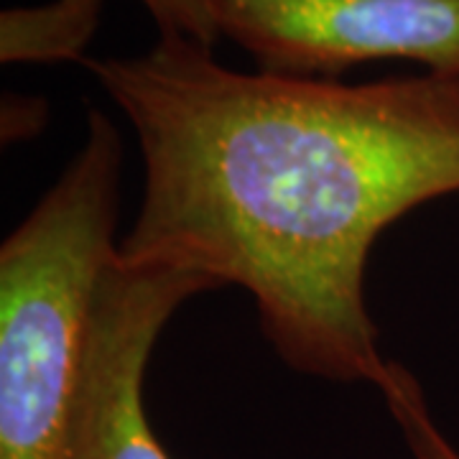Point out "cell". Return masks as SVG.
<instances>
[{
	"label": "cell",
	"mask_w": 459,
	"mask_h": 459,
	"mask_svg": "<svg viewBox=\"0 0 459 459\" xmlns=\"http://www.w3.org/2000/svg\"><path fill=\"white\" fill-rule=\"evenodd\" d=\"M82 65L143 156L120 258L240 286L289 368L380 388L368 255L398 217L459 192V82L250 74L184 39Z\"/></svg>",
	"instance_id": "6da1fadb"
},
{
	"label": "cell",
	"mask_w": 459,
	"mask_h": 459,
	"mask_svg": "<svg viewBox=\"0 0 459 459\" xmlns=\"http://www.w3.org/2000/svg\"><path fill=\"white\" fill-rule=\"evenodd\" d=\"M123 138L87 110L77 156L0 247V459H84L102 281L117 258Z\"/></svg>",
	"instance_id": "7a4b0ae2"
},
{
	"label": "cell",
	"mask_w": 459,
	"mask_h": 459,
	"mask_svg": "<svg viewBox=\"0 0 459 459\" xmlns=\"http://www.w3.org/2000/svg\"><path fill=\"white\" fill-rule=\"evenodd\" d=\"M222 39L263 72L337 77L413 62L459 82V0H214Z\"/></svg>",
	"instance_id": "3957f363"
},
{
	"label": "cell",
	"mask_w": 459,
	"mask_h": 459,
	"mask_svg": "<svg viewBox=\"0 0 459 459\" xmlns=\"http://www.w3.org/2000/svg\"><path fill=\"white\" fill-rule=\"evenodd\" d=\"M202 291L212 286L199 276L128 263L117 250L95 312L84 459H171L148 424L143 380L166 322Z\"/></svg>",
	"instance_id": "277c9868"
},
{
	"label": "cell",
	"mask_w": 459,
	"mask_h": 459,
	"mask_svg": "<svg viewBox=\"0 0 459 459\" xmlns=\"http://www.w3.org/2000/svg\"><path fill=\"white\" fill-rule=\"evenodd\" d=\"M108 0H49L0 13L3 65L84 62Z\"/></svg>",
	"instance_id": "5b68a950"
},
{
	"label": "cell",
	"mask_w": 459,
	"mask_h": 459,
	"mask_svg": "<svg viewBox=\"0 0 459 459\" xmlns=\"http://www.w3.org/2000/svg\"><path fill=\"white\" fill-rule=\"evenodd\" d=\"M391 416L403 439L409 444L413 459H459V449L442 434L421 394L419 380L398 362H391V373L385 385L380 388Z\"/></svg>",
	"instance_id": "8992f818"
},
{
	"label": "cell",
	"mask_w": 459,
	"mask_h": 459,
	"mask_svg": "<svg viewBox=\"0 0 459 459\" xmlns=\"http://www.w3.org/2000/svg\"><path fill=\"white\" fill-rule=\"evenodd\" d=\"M153 18L159 39H184L212 49L222 39L214 0H141Z\"/></svg>",
	"instance_id": "52a82bcc"
},
{
	"label": "cell",
	"mask_w": 459,
	"mask_h": 459,
	"mask_svg": "<svg viewBox=\"0 0 459 459\" xmlns=\"http://www.w3.org/2000/svg\"><path fill=\"white\" fill-rule=\"evenodd\" d=\"M49 123V102L36 95H18L11 92L3 98L0 108V131L3 143L29 141L47 128Z\"/></svg>",
	"instance_id": "ba28073f"
}]
</instances>
